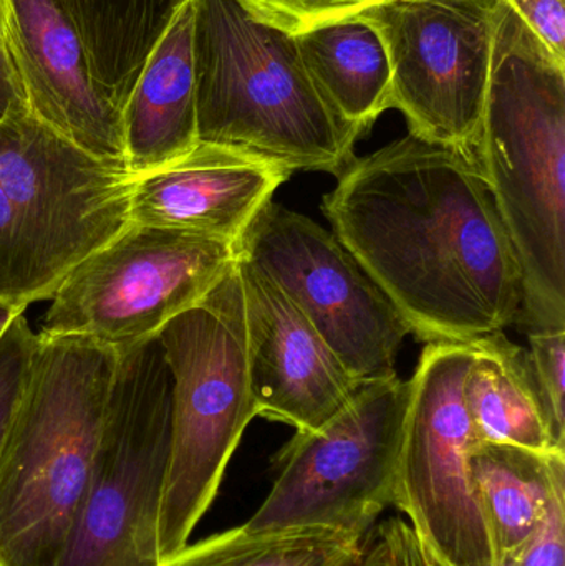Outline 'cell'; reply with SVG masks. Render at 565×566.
Wrapping results in <instances>:
<instances>
[{"label": "cell", "mask_w": 565, "mask_h": 566, "mask_svg": "<svg viewBox=\"0 0 565 566\" xmlns=\"http://www.w3.org/2000/svg\"><path fill=\"white\" fill-rule=\"evenodd\" d=\"M322 199L332 232L427 343L516 323L523 279L471 149L404 138L355 158Z\"/></svg>", "instance_id": "cell-1"}, {"label": "cell", "mask_w": 565, "mask_h": 566, "mask_svg": "<svg viewBox=\"0 0 565 566\" xmlns=\"http://www.w3.org/2000/svg\"><path fill=\"white\" fill-rule=\"evenodd\" d=\"M474 155L520 264L517 325L565 329V63L503 0Z\"/></svg>", "instance_id": "cell-2"}, {"label": "cell", "mask_w": 565, "mask_h": 566, "mask_svg": "<svg viewBox=\"0 0 565 566\" xmlns=\"http://www.w3.org/2000/svg\"><path fill=\"white\" fill-rule=\"evenodd\" d=\"M118 365L115 353L95 343L39 335L0 452V566H62Z\"/></svg>", "instance_id": "cell-3"}, {"label": "cell", "mask_w": 565, "mask_h": 566, "mask_svg": "<svg viewBox=\"0 0 565 566\" xmlns=\"http://www.w3.org/2000/svg\"><path fill=\"white\" fill-rule=\"evenodd\" d=\"M192 9L199 142L338 178L362 133L328 108L295 36L255 22L236 0H192Z\"/></svg>", "instance_id": "cell-4"}, {"label": "cell", "mask_w": 565, "mask_h": 566, "mask_svg": "<svg viewBox=\"0 0 565 566\" xmlns=\"http://www.w3.org/2000/svg\"><path fill=\"white\" fill-rule=\"evenodd\" d=\"M132 175L56 135L17 103L0 122V303L52 298L129 222Z\"/></svg>", "instance_id": "cell-5"}, {"label": "cell", "mask_w": 565, "mask_h": 566, "mask_svg": "<svg viewBox=\"0 0 565 566\" xmlns=\"http://www.w3.org/2000/svg\"><path fill=\"white\" fill-rule=\"evenodd\" d=\"M171 378L168 468L156 522L158 560L188 545L252 419L244 293L238 262L158 335Z\"/></svg>", "instance_id": "cell-6"}, {"label": "cell", "mask_w": 565, "mask_h": 566, "mask_svg": "<svg viewBox=\"0 0 565 566\" xmlns=\"http://www.w3.org/2000/svg\"><path fill=\"white\" fill-rule=\"evenodd\" d=\"M236 258L231 242L129 224L56 289L39 335L86 339L125 358L205 300Z\"/></svg>", "instance_id": "cell-7"}, {"label": "cell", "mask_w": 565, "mask_h": 566, "mask_svg": "<svg viewBox=\"0 0 565 566\" xmlns=\"http://www.w3.org/2000/svg\"><path fill=\"white\" fill-rule=\"evenodd\" d=\"M410 382H364L350 405L315 431H295L249 531L324 527L368 534L394 502Z\"/></svg>", "instance_id": "cell-8"}, {"label": "cell", "mask_w": 565, "mask_h": 566, "mask_svg": "<svg viewBox=\"0 0 565 566\" xmlns=\"http://www.w3.org/2000/svg\"><path fill=\"white\" fill-rule=\"evenodd\" d=\"M171 378L158 339L119 359L88 492L62 566L158 565Z\"/></svg>", "instance_id": "cell-9"}, {"label": "cell", "mask_w": 565, "mask_h": 566, "mask_svg": "<svg viewBox=\"0 0 565 566\" xmlns=\"http://www.w3.org/2000/svg\"><path fill=\"white\" fill-rule=\"evenodd\" d=\"M471 343H428L410 379L391 505L430 566H494L493 542L470 471L464 406Z\"/></svg>", "instance_id": "cell-10"}, {"label": "cell", "mask_w": 565, "mask_h": 566, "mask_svg": "<svg viewBox=\"0 0 565 566\" xmlns=\"http://www.w3.org/2000/svg\"><path fill=\"white\" fill-rule=\"evenodd\" d=\"M500 0H378L358 19L380 36L391 108L427 142L474 151Z\"/></svg>", "instance_id": "cell-11"}, {"label": "cell", "mask_w": 565, "mask_h": 566, "mask_svg": "<svg viewBox=\"0 0 565 566\" xmlns=\"http://www.w3.org/2000/svg\"><path fill=\"white\" fill-rule=\"evenodd\" d=\"M301 308L358 382L397 375L405 319L334 232L279 202H268L236 244Z\"/></svg>", "instance_id": "cell-12"}, {"label": "cell", "mask_w": 565, "mask_h": 566, "mask_svg": "<svg viewBox=\"0 0 565 566\" xmlns=\"http://www.w3.org/2000/svg\"><path fill=\"white\" fill-rule=\"evenodd\" d=\"M244 293L249 382L261 418L315 431L350 405L358 382L297 305L236 258Z\"/></svg>", "instance_id": "cell-13"}, {"label": "cell", "mask_w": 565, "mask_h": 566, "mask_svg": "<svg viewBox=\"0 0 565 566\" xmlns=\"http://www.w3.org/2000/svg\"><path fill=\"white\" fill-rule=\"evenodd\" d=\"M7 50L36 119L96 158L125 163L122 112L93 76L56 0H10Z\"/></svg>", "instance_id": "cell-14"}, {"label": "cell", "mask_w": 565, "mask_h": 566, "mask_svg": "<svg viewBox=\"0 0 565 566\" xmlns=\"http://www.w3.org/2000/svg\"><path fill=\"white\" fill-rule=\"evenodd\" d=\"M291 176L265 159L199 142L181 158L132 176L129 222L236 245Z\"/></svg>", "instance_id": "cell-15"}, {"label": "cell", "mask_w": 565, "mask_h": 566, "mask_svg": "<svg viewBox=\"0 0 565 566\" xmlns=\"http://www.w3.org/2000/svg\"><path fill=\"white\" fill-rule=\"evenodd\" d=\"M192 0H182L149 52L123 108L129 175L153 171L198 145Z\"/></svg>", "instance_id": "cell-16"}, {"label": "cell", "mask_w": 565, "mask_h": 566, "mask_svg": "<svg viewBox=\"0 0 565 566\" xmlns=\"http://www.w3.org/2000/svg\"><path fill=\"white\" fill-rule=\"evenodd\" d=\"M470 471L493 542L494 565L523 555L554 495L565 489V452L474 442Z\"/></svg>", "instance_id": "cell-17"}, {"label": "cell", "mask_w": 565, "mask_h": 566, "mask_svg": "<svg viewBox=\"0 0 565 566\" xmlns=\"http://www.w3.org/2000/svg\"><path fill=\"white\" fill-rule=\"evenodd\" d=\"M463 396L474 442L561 451L531 369L530 355L503 332L473 339Z\"/></svg>", "instance_id": "cell-18"}, {"label": "cell", "mask_w": 565, "mask_h": 566, "mask_svg": "<svg viewBox=\"0 0 565 566\" xmlns=\"http://www.w3.org/2000/svg\"><path fill=\"white\" fill-rule=\"evenodd\" d=\"M302 62L328 108L364 135L391 108V69L374 29L358 17L295 36Z\"/></svg>", "instance_id": "cell-19"}, {"label": "cell", "mask_w": 565, "mask_h": 566, "mask_svg": "<svg viewBox=\"0 0 565 566\" xmlns=\"http://www.w3.org/2000/svg\"><path fill=\"white\" fill-rule=\"evenodd\" d=\"M75 27L90 69L122 112L139 72L182 0H56Z\"/></svg>", "instance_id": "cell-20"}, {"label": "cell", "mask_w": 565, "mask_h": 566, "mask_svg": "<svg viewBox=\"0 0 565 566\" xmlns=\"http://www.w3.org/2000/svg\"><path fill=\"white\" fill-rule=\"evenodd\" d=\"M372 532L324 527L249 531L239 525L185 545L158 566H360Z\"/></svg>", "instance_id": "cell-21"}, {"label": "cell", "mask_w": 565, "mask_h": 566, "mask_svg": "<svg viewBox=\"0 0 565 566\" xmlns=\"http://www.w3.org/2000/svg\"><path fill=\"white\" fill-rule=\"evenodd\" d=\"M255 22L291 36L357 17L378 0H236Z\"/></svg>", "instance_id": "cell-22"}, {"label": "cell", "mask_w": 565, "mask_h": 566, "mask_svg": "<svg viewBox=\"0 0 565 566\" xmlns=\"http://www.w3.org/2000/svg\"><path fill=\"white\" fill-rule=\"evenodd\" d=\"M36 342L39 335L23 313L13 316L0 335V452L29 381Z\"/></svg>", "instance_id": "cell-23"}, {"label": "cell", "mask_w": 565, "mask_h": 566, "mask_svg": "<svg viewBox=\"0 0 565 566\" xmlns=\"http://www.w3.org/2000/svg\"><path fill=\"white\" fill-rule=\"evenodd\" d=\"M530 363L557 449L565 452V329L530 333Z\"/></svg>", "instance_id": "cell-24"}, {"label": "cell", "mask_w": 565, "mask_h": 566, "mask_svg": "<svg viewBox=\"0 0 565 566\" xmlns=\"http://www.w3.org/2000/svg\"><path fill=\"white\" fill-rule=\"evenodd\" d=\"M527 29L565 63V0H503Z\"/></svg>", "instance_id": "cell-25"}, {"label": "cell", "mask_w": 565, "mask_h": 566, "mask_svg": "<svg viewBox=\"0 0 565 566\" xmlns=\"http://www.w3.org/2000/svg\"><path fill=\"white\" fill-rule=\"evenodd\" d=\"M521 566H565V489L554 495L543 525L524 551Z\"/></svg>", "instance_id": "cell-26"}, {"label": "cell", "mask_w": 565, "mask_h": 566, "mask_svg": "<svg viewBox=\"0 0 565 566\" xmlns=\"http://www.w3.org/2000/svg\"><path fill=\"white\" fill-rule=\"evenodd\" d=\"M378 532L384 537L390 566H430L425 560L414 532L404 518H388L384 524H377Z\"/></svg>", "instance_id": "cell-27"}, {"label": "cell", "mask_w": 565, "mask_h": 566, "mask_svg": "<svg viewBox=\"0 0 565 566\" xmlns=\"http://www.w3.org/2000/svg\"><path fill=\"white\" fill-rule=\"evenodd\" d=\"M25 103L22 85L7 46H0V122L17 105Z\"/></svg>", "instance_id": "cell-28"}, {"label": "cell", "mask_w": 565, "mask_h": 566, "mask_svg": "<svg viewBox=\"0 0 565 566\" xmlns=\"http://www.w3.org/2000/svg\"><path fill=\"white\" fill-rule=\"evenodd\" d=\"M360 566H388L387 545H385L384 537L378 532L377 525H375L374 532H372L370 547H368L367 555H365Z\"/></svg>", "instance_id": "cell-29"}, {"label": "cell", "mask_w": 565, "mask_h": 566, "mask_svg": "<svg viewBox=\"0 0 565 566\" xmlns=\"http://www.w3.org/2000/svg\"><path fill=\"white\" fill-rule=\"evenodd\" d=\"M10 32V0H0V46H7Z\"/></svg>", "instance_id": "cell-30"}, {"label": "cell", "mask_w": 565, "mask_h": 566, "mask_svg": "<svg viewBox=\"0 0 565 566\" xmlns=\"http://www.w3.org/2000/svg\"><path fill=\"white\" fill-rule=\"evenodd\" d=\"M19 313L25 312L20 308H13V306L10 305H6V303H0V335H2L6 326L9 325L10 319H12L13 316L19 315Z\"/></svg>", "instance_id": "cell-31"}, {"label": "cell", "mask_w": 565, "mask_h": 566, "mask_svg": "<svg viewBox=\"0 0 565 566\" xmlns=\"http://www.w3.org/2000/svg\"><path fill=\"white\" fill-rule=\"evenodd\" d=\"M524 554V552H523ZM523 565V555H514V557L503 558V560L498 562L494 566H521Z\"/></svg>", "instance_id": "cell-32"}, {"label": "cell", "mask_w": 565, "mask_h": 566, "mask_svg": "<svg viewBox=\"0 0 565 566\" xmlns=\"http://www.w3.org/2000/svg\"><path fill=\"white\" fill-rule=\"evenodd\" d=\"M159 565V564H158ZM158 565H151V566H158Z\"/></svg>", "instance_id": "cell-33"}]
</instances>
